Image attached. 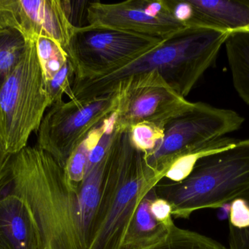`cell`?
<instances>
[{"label": "cell", "instance_id": "1", "mask_svg": "<svg viewBox=\"0 0 249 249\" xmlns=\"http://www.w3.org/2000/svg\"><path fill=\"white\" fill-rule=\"evenodd\" d=\"M106 157L81 183L45 151L26 146L10 154L0 172V188L21 197L32 211L39 249H89L100 200Z\"/></svg>", "mask_w": 249, "mask_h": 249}, {"label": "cell", "instance_id": "2", "mask_svg": "<svg viewBox=\"0 0 249 249\" xmlns=\"http://www.w3.org/2000/svg\"><path fill=\"white\" fill-rule=\"evenodd\" d=\"M231 33L207 26H188L121 68L94 78L74 80L70 100L110 95L128 79L152 72L186 97L216 61Z\"/></svg>", "mask_w": 249, "mask_h": 249}, {"label": "cell", "instance_id": "3", "mask_svg": "<svg viewBox=\"0 0 249 249\" xmlns=\"http://www.w3.org/2000/svg\"><path fill=\"white\" fill-rule=\"evenodd\" d=\"M163 178L149 168L130 130H118L106 156L89 249H123L138 206Z\"/></svg>", "mask_w": 249, "mask_h": 249}, {"label": "cell", "instance_id": "4", "mask_svg": "<svg viewBox=\"0 0 249 249\" xmlns=\"http://www.w3.org/2000/svg\"><path fill=\"white\" fill-rule=\"evenodd\" d=\"M155 192L171 205L175 219L231 203L249 192V140L202 158L185 179L159 183Z\"/></svg>", "mask_w": 249, "mask_h": 249}, {"label": "cell", "instance_id": "5", "mask_svg": "<svg viewBox=\"0 0 249 249\" xmlns=\"http://www.w3.org/2000/svg\"><path fill=\"white\" fill-rule=\"evenodd\" d=\"M48 108L46 80L36 40L29 39L21 59L0 86V135L9 154L27 146Z\"/></svg>", "mask_w": 249, "mask_h": 249}, {"label": "cell", "instance_id": "6", "mask_svg": "<svg viewBox=\"0 0 249 249\" xmlns=\"http://www.w3.org/2000/svg\"><path fill=\"white\" fill-rule=\"evenodd\" d=\"M244 121L232 110L215 108L205 102H193L189 109L166 123L162 138L146 154V163L165 178L168 170L178 159L212 140L239 130Z\"/></svg>", "mask_w": 249, "mask_h": 249}, {"label": "cell", "instance_id": "7", "mask_svg": "<svg viewBox=\"0 0 249 249\" xmlns=\"http://www.w3.org/2000/svg\"><path fill=\"white\" fill-rule=\"evenodd\" d=\"M118 106L117 92L89 100L55 104L42 118L36 146L65 168L76 149L116 113Z\"/></svg>", "mask_w": 249, "mask_h": 249}, {"label": "cell", "instance_id": "8", "mask_svg": "<svg viewBox=\"0 0 249 249\" xmlns=\"http://www.w3.org/2000/svg\"><path fill=\"white\" fill-rule=\"evenodd\" d=\"M162 39L115 29L76 27L67 54L75 73L74 80L107 74L153 49Z\"/></svg>", "mask_w": 249, "mask_h": 249}, {"label": "cell", "instance_id": "9", "mask_svg": "<svg viewBox=\"0 0 249 249\" xmlns=\"http://www.w3.org/2000/svg\"><path fill=\"white\" fill-rule=\"evenodd\" d=\"M115 92L118 106L115 124L121 131L142 124L163 129L167 122L193 104L178 95L157 72L131 77Z\"/></svg>", "mask_w": 249, "mask_h": 249}, {"label": "cell", "instance_id": "10", "mask_svg": "<svg viewBox=\"0 0 249 249\" xmlns=\"http://www.w3.org/2000/svg\"><path fill=\"white\" fill-rule=\"evenodd\" d=\"M86 26L168 39L188 26L176 18L168 0L87 1Z\"/></svg>", "mask_w": 249, "mask_h": 249}, {"label": "cell", "instance_id": "11", "mask_svg": "<svg viewBox=\"0 0 249 249\" xmlns=\"http://www.w3.org/2000/svg\"><path fill=\"white\" fill-rule=\"evenodd\" d=\"M21 33L26 40L47 37L67 54L77 26L69 10V1L60 0H19Z\"/></svg>", "mask_w": 249, "mask_h": 249}, {"label": "cell", "instance_id": "12", "mask_svg": "<svg viewBox=\"0 0 249 249\" xmlns=\"http://www.w3.org/2000/svg\"><path fill=\"white\" fill-rule=\"evenodd\" d=\"M0 243L7 249H39L37 228L26 202L0 188Z\"/></svg>", "mask_w": 249, "mask_h": 249}, {"label": "cell", "instance_id": "13", "mask_svg": "<svg viewBox=\"0 0 249 249\" xmlns=\"http://www.w3.org/2000/svg\"><path fill=\"white\" fill-rule=\"evenodd\" d=\"M188 26H207L228 32L249 31V0H188Z\"/></svg>", "mask_w": 249, "mask_h": 249}, {"label": "cell", "instance_id": "14", "mask_svg": "<svg viewBox=\"0 0 249 249\" xmlns=\"http://www.w3.org/2000/svg\"><path fill=\"white\" fill-rule=\"evenodd\" d=\"M156 196L155 187L139 203L127 231L123 249L143 248L155 244L168 233L171 225L174 224L165 225L154 216L151 205Z\"/></svg>", "mask_w": 249, "mask_h": 249}, {"label": "cell", "instance_id": "15", "mask_svg": "<svg viewBox=\"0 0 249 249\" xmlns=\"http://www.w3.org/2000/svg\"><path fill=\"white\" fill-rule=\"evenodd\" d=\"M225 46L235 89L249 105V31L232 32Z\"/></svg>", "mask_w": 249, "mask_h": 249}, {"label": "cell", "instance_id": "16", "mask_svg": "<svg viewBox=\"0 0 249 249\" xmlns=\"http://www.w3.org/2000/svg\"><path fill=\"white\" fill-rule=\"evenodd\" d=\"M134 249H228L217 241L198 232L178 228L173 224L168 233L155 244Z\"/></svg>", "mask_w": 249, "mask_h": 249}, {"label": "cell", "instance_id": "17", "mask_svg": "<svg viewBox=\"0 0 249 249\" xmlns=\"http://www.w3.org/2000/svg\"><path fill=\"white\" fill-rule=\"evenodd\" d=\"M26 44L27 40L18 29L0 30V86L21 59Z\"/></svg>", "mask_w": 249, "mask_h": 249}, {"label": "cell", "instance_id": "18", "mask_svg": "<svg viewBox=\"0 0 249 249\" xmlns=\"http://www.w3.org/2000/svg\"><path fill=\"white\" fill-rule=\"evenodd\" d=\"M238 142V140L228 137H222L212 140L201 149L174 162V165L165 174V178L171 180L173 182H179L185 179L191 173L196 164L200 159L228 149Z\"/></svg>", "mask_w": 249, "mask_h": 249}, {"label": "cell", "instance_id": "19", "mask_svg": "<svg viewBox=\"0 0 249 249\" xmlns=\"http://www.w3.org/2000/svg\"><path fill=\"white\" fill-rule=\"evenodd\" d=\"M107 121L89 134L76 149L64 168L67 175L73 182L81 183L83 181L90 152L102 137L106 127Z\"/></svg>", "mask_w": 249, "mask_h": 249}, {"label": "cell", "instance_id": "20", "mask_svg": "<svg viewBox=\"0 0 249 249\" xmlns=\"http://www.w3.org/2000/svg\"><path fill=\"white\" fill-rule=\"evenodd\" d=\"M36 48L45 80H51L67 62L68 56L57 42L47 37L36 38Z\"/></svg>", "mask_w": 249, "mask_h": 249}, {"label": "cell", "instance_id": "21", "mask_svg": "<svg viewBox=\"0 0 249 249\" xmlns=\"http://www.w3.org/2000/svg\"><path fill=\"white\" fill-rule=\"evenodd\" d=\"M74 77L75 73L74 67L70 58H68L61 70L51 80L46 81L50 108L55 104L62 102L64 95L70 97Z\"/></svg>", "mask_w": 249, "mask_h": 249}, {"label": "cell", "instance_id": "22", "mask_svg": "<svg viewBox=\"0 0 249 249\" xmlns=\"http://www.w3.org/2000/svg\"><path fill=\"white\" fill-rule=\"evenodd\" d=\"M136 146L147 154L156 147L163 134V129L149 124H142L130 130Z\"/></svg>", "mask_w": 249, "mask_h": 249}, {"label": "cell", "instance_id": "23", "mask_svg": "<svg viewBox=\"0 0 249 249\" xmlns=\"http://www.w3.org/2000/svg\"><path fill=\"white\" fill-rule=\"evenodd\" d=\"M4 29L21 32L19 0H0V30Z\"/></svg>", "mask_w": 249, "mask_h": 249}, {"label": "cell", "instance_id": "24", "mask_svg": "<svg viewBox=\"0 0 249 249\" xmlns=\"http://www.w3.org/2000/svg\"><path fill=\"white\" fill-rule=\"evenodd\" d=\"M151 210L156 219L162 223L168 225L174 223L171 205L164 199L156 196L152 200Z\"/></svg>", "mask_w": 249, "mask_h": 249}, {"label": "cell", "instance_id": "25", "mask_svg": "<svg viewBox=\"0 0 249 249\" xmlns=\"http://www.w3.org/2000/svg\"><path fill=\"white\" fill-rule=\"evenodd\" d=\"M243 196L249 203V192ZM228 249H249V226L241 230L230 228Z\"/></svg>", "mask_w": 249, "mask_h": 249}, {"label": "cell", "instance_id": "26", "mask_svg": "<svg viewBox=\"0 0 249 249\" xmlns=\"http://www.w3.org/2000/svg\"><path fill=\"white\" fill-rule=\"evenodd\" d=\"M9 156H10V154L7 153L5 146H4V143H3L2 139H1V135H0V172L4 168Z\"/></svg>", "mask_w": 249, "mask_h": 249}, {"label": "cell", "instance_id": "27", "mask_svg": "<svg viewBox=\"0 0 249 249\" xmlns=\"http://www.w3.org/2000/svg\"><path fill=\"white\" fill-rule=\"evenodd\" d=\"M0 249H7L6 248V247H4V245H2V244H1V243H0Z\"/></svg>", "mask_w": 249, "mask_h": 249}]
</instances>
